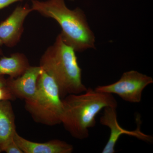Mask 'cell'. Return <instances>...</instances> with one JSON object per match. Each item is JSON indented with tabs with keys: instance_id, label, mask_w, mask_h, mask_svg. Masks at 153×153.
Instances as JSON below:
<instances>
[{
	"instance_id": "obj_1",
	"label": "cell",
	"mask_w": 153,
	"mask_h": 153,
	"mask_svg": "<svg viewBox=\"0 0 153 153\" xmlns=\"http://www.w3.org/2000/svg\"><path fill=\"white\" fill-rule=\"evenodd\" d=\"M63 111L61 123L74 138L84 140L89 136V129L96 125V117L107 107L117 108L112 94L88 88L82 93L70 94L62 99Z\"/></svg>"
},
{
	"instance_id": "obj_2",
	"label": "cell",
	"mask_w": 153,
	"mask_h": 153,
	"mask_svg": "<svg viewBox=\"0 0 153 153\" xmlns=\"http://www.w3.org/2000/svg\"><path fill=\"white\" fill-rule=\"evenodd\" d=\"M32 4L33 11L55 19L58 23L62 29L60 34L63 41L75 52L95 48V36L81 9L70 10L64 0H32Z\"/></svg>"
},
{
	"instance_id": "obj_3",
	"label": "cell",
	"mask_w": 153,
	"mask_h": 153,
	"mask_svg": "<svg viewBox=\"0 0 153 153\" xmlns=\"http://www.w3.org/2000/svg\"><path fill=\"white\" fill-rule=\"evenodd\" d=\"M75 51L58 35L53 45L49 46L41 56L40 66L57 83L60 97L84 92L87 88L82 80Z\"/></svg>"
},
{
	"instance_id": "obj_4",
	"label": "cell",
	"mask_w": 153,
	"mask_h": 153,
	"mask_svg": "<svg viewBox=\"0 0 153 153\" xmlns=\"http://www.w3.org/2000/svg\"><path fill=\"white\" fill-rule=\"evenodd\" d=\"M25 108L35 121L53 126L61 123L63 107L57 83L43 70L33 99L25 100Z\"/></svg>"
},
{
	"instance_id": "obj_5",
	"label": "cell",
	"mask_w": 153,
	"mask_h": 153,
	"mask_svg": "<svg viewBox=\"0 0 153 153\" xmlns=\"http://www.w3.org/2000/svg\"><path fill=\"white\" fill-rule=\"evenodd\" d=\"M153 83L151 76L131 70L124 72L117 82L97 86L94 89L99 92L116 94L125 101L139 103L141 101L145 88Z\"/></svg>"
},
{
	"instance_id": "obj_6",
	"label": "cell",
	"mask_w": 153,
	"mask_h": 153,
	"mask_svg": "<svg viewBox=\"0 0 153 153\" xmlns=\"http://www.w3.org/2000/svg\"><path fill=\"white\" fill-rule=\"evenodd\" d=\"M116 109L117 108L112 107L105 108L103 109V114L100 120V124L108 127L110 131L109 138L102 153H115L116 145L122 135L135 137L144 141L151 143L152 141L153 137L152 136L144 134L141 131V120L139 117H137V127L134 130L128 131L121 127L118 122Z\"/></svg>"
},
{
	"instance_id": "obj_7",
	"label": "cell",
	"mask_w": 153,
	"mask_h": 153,
	"mask_svg": "<svg viewBox=\"0 0 153 153\" xmlns=\"http://www.w3.org/2000/svg\"><path fill=\"white\" fill-rule=\"evenodd\" d=\"M33 10L27 4L17 7L7 19L0 24V39L7 47H15L19 43L24 32V24Z\"/></svg>"
},
{
	"instance_id": "obj_8",
	"label": "cell",
	"mask_w": 153,
	"mask_h": 153,
	"mask_svg": "<svg viewBox=\"0 0 153 153\" xmlns=\"http://www.w3.org/2000/svg\"><path fill=\"white\" fill-rule=\"evenodd\" d=\"M42 71L40 66H30L21 76L7 79L6 87L15 99L25 100L33 99L37 91L38 77Z\"/></svg>"
},
{
	"instance_id": "obj_9",
	"label": "cell",
	"mask_w": 153,
	"mask_h": 153,
	"mask_svg": "<svg viewBox=\"0 0 153 153\" xmlns=\"http://www.w3.org/2000/svg\"><path fill=\"white\" fill-rule=\"evenodd\" d=\"M14 140L23 153H71L73 146L59 140H53L47 142H34L24 138L16 132Z\"/></svg>"
},
{
	"instance_id": "obj_10",
	"label": "cell",
	"mask_w": 153,
	"mask_h": 153,
	"mask_svg": "<svg viewBox=\"0 0 153 153\" xmlns=\"http://www.w3.org/2000/svg\"><path fill=\"white\" fill-rule=\"evenodd\" d=\"M15 116L10 100L0 101V153L4 152L16 133Z\"/></svg>"
},
{
	"instance_id": "obj_11",
	"label": "cell",
	"mask_w": 153,
	"mask_h": 153,
	"mask_svg": "<svg viewBox=\"0 0 153 153\" xmlns=\"http://www.w3.org/2000/svg\"><path fill=\"white\" fill-rule=\"evenodd\" d=\"M30 66L29 60L23 53L16 52L10 57L0 58V76L8 75L11 78L21 76Z\"/></svg>"
},
{
	"instance_id": "obj_12",
	"label": "cell",
	"mask_w": 153,
	"mask_h": 153,
	"mask_svg": "<svg viewBox=\"0 0 153 153\" xmlns=\"http://www.w3.org/2000/svg\"><path fill=\"white\" fill-rule=\"evenodd\" d=\"M4 152L7 153H23L22 150L15 142L14 139L9 143L5 148Z\"/></svg>"
},
{
	"instance_id": "obj_13",
	"label": "cell",
	"mask_w": 153,
	"mask_h": 153,
	"mask_svg": "<svg viewBox=\"0 0 153 153\" xmlns=\"http://www.w3.org/2000/svg\"><path fill=\"white\" fill-rule=\"evenodd\" d=\"M16 99L10 93L7 87L0 88V101L3 100H13Z\"/></svg>"
},
{
	"instance_id": "obj_14",
	"label": "cell",
	"mask_w": 153,
	"mask_h": 153,
	"mask_svg": "<svg viewBox=\"0 0 153 153\" xmlns=\"http://www.w3.org/2000/svg\"><path fill=\"white\" fill-rule=\"evenodd\" d=\"M23 1L24 0H0V10L6 7L17 2Z\"/></svg>"
},
{
	"instance_id": "obj_15",
	"label": "cell",
	"mask_w": 153,
	"mask_h": 153,
	"mask_svg": "<svg viewBox=\"0 0 153 153\" xmlns=\"http://www.w3.org/2000/svg\"><path fill=\"white\" fill-rule=\"evenodd\" d=\"M6 81L7 79L4 77V76H0V88L6 87Z\"/></svg>"
},
{
	"instance_id": "obj_16",
	"label": "cell",
	"mask_w": 153,
	"mask_h": 153,
	"mask_svg": "<svg viewBox=\"0 0 153 153\" xmlns=\"http://www.w3.org/2000/svg\"><path fill=\"white\" fill-rule=\"evenodd\" d=\"M2 45V43L1 41V39H0V46H1Z\"/></svg>"
}]
</instances>
